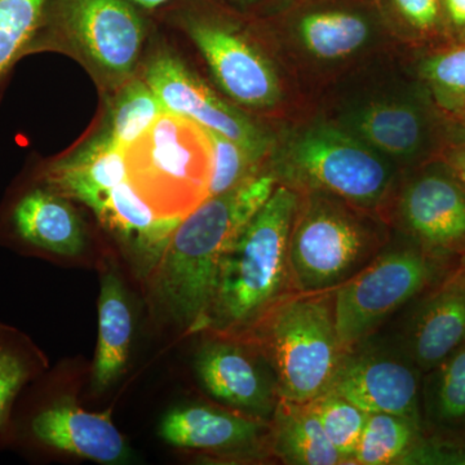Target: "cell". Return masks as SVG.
I'll return each instance as SVG.
<instances>
[{"label": "cell", "mask_w": 465, "mask_h": 465, "mask_svg": "<svg viewBox=\"0 0 465 465\" xmlns=\"http://www.w3.org/2000/svg\"><path fill=\"white\" fill-rule=\"evenodd\" d=\"M277 185L273 171H262L232 191L207 198L174 229L153 287L158 304L179 326L201 331L223 255Z\"/></svg>", "instance_id": "obj_1"}, {"label": "cell", "mask_w": 465, "mask_h": 465, "mask_svg": "<svg viewBox=\"0 0 465 465\" xmlns=\"http://www.w3.org/2000/svg\"><path fill=\"white\" fill-rule=\"evenodd\" d=\"M299 200L298 191L278 183L229 244L201 331L247 338L281 302L296 293L289 242Z\"/></svg>", "instance_id": "obj_2"}, {"label": "cell", "mask_w": 465, "mask_h": 465, "mask_svg": "<svg viewBox=\"0 0 465 465\" xmlns=\"http://www.w3.org/2000/svg\"><path fill=\"white\" fill-rule=\"evenodd\" d=\"M388 241L371 211L327 193H300L289 242L293 289H338L369 265Z\"/></svg>", "instance_id": "obj_3"}, {"label": "cell", "mask_w": 465, "mask_h": 465, "mask_svg": "<svg viewBox=\"0 0 465 465\" xmlns=\"http://www.w3.org/2000/svg\"><path fill=\"white\" fill-rule=\"evenodd\" d=\"M335 290L293 293L244 338L273 367L281 399L308 403L329 391L345 354L336 329Z\"/></svg>", "instance_id": "obj_4"}, {"label": "cell", "mask_w": 465, "mask_h": 465, "mask_svg": "<svg viewBox=\"0 0 465 465\" xmlns=\"http://www.w3.org/2000/svg\"><path fill=\"white\" fill-rule=\"evenodd\" d=\"M278 183L322 192L376 213L393 192V166L345 128L312 124L293 134L277 170Z\"/></svg>", "instance_id": "obj_5"}, {"label": "cell", "mask_w": 465, "mask_h": 465, "mask_svg": "<svg viewBox=\"0 0 465 465\" xmlns=\"http://www.w3.org/2000/svg\"><path fill=\"white\" fill-rule=\"evenodd\" d=\"M143 9L134 0H48L27 54L54 47L70 50L115 90L139 65L148 33Z\"/></svg>", "instance_id": "obj_6"}, {"label": "cell", "mask_w": 465, "mask_h": 465, "mask_svg": "<svg viewBox=\"0 0 465 465\" xmlns=\"http://www.w3.org/2000/svg\"><path fill=\"white\" fill-rule=\"evenodd\" d=\"M459 260L442 258L406 235L387 242L360 273L335 290V317L345 351L381 331Z\"/></svg>", "instance_id": "obj_7"}, {"label": "cell", "mask_w": 465, "mask_h": 465, "mask_svg": "<svg viewBox=\"0 0 465 465\" xmlns=\"http://www.w3.org/2000/svg\"><path fill=\"white\" fill-rule=\"evenodd\" d=\"M128 179L159 215L183 220L207 200L213 152L206 130L173 113L125 149Z\"/></svg>", "instance_id": "obj_8"}, {"label": "cell", "mask_w": 465, "mask_h": 465, "mask_svg": "<svg viewBox=\"0 0 465 465\" xmlns=\"http://www.w3.org/2000/svg\"><path fill=\"white\" fill-rule=\"evenodd\" d=\"M180 23L229 99L253 110L277 105L282 88L273 64L237 20L222 9L193 5L183 9Z\"/></svg>", "instance_id": "obj_9"}, {"label": "cell", "mask_w": 465, "mask_h": 465, "mask_svg": "<svg viewBox=\"0 0 465 465\" xmlns=\"http://www.w3.org/2000/svg\"><path fill=\"white\" fill-rule=\"evenodd\" d=\"M421 379L423 372L402 351L375 333L345 351L329 391L369 414L387 412L421 424Z\"/></svg>", "instance_id": "obj_10"}, {"label": "cell", "mask_w": 465, "mask_h": 465, "mask_svg": "<svg viewBox=\"0 0 465 465\" xmlns=\"http://www.w3.org/2000/svg\"><path fill=\"white\" fill-rule=\"evenodd\" d=\"M208 336L194 361L203 391L232 411L269 423L281 393L268 358L249 339Z\"/></svg>", "instance_id": "obj_11"}, {"label": "cell", "mask_w": 465, "mask_h": 465, "mask_svg": "<svg viewBox=\"0 0 465 465\" xmlns=\"http://www.w3.org/2000/svg\"><path fill=\"white\" fill-rule=\"evenodd\" d=\"M143 78L167 112L224 134L265 158L269 137L264 130L240 109L217 96L173 52L161 50L150 56Z\"/></svg>", "instance_id": "obj_12"}, {"label": "cell", "mask_w": 465, "mask_h": 465, "mask_svg": "<svg viewBox=\"0 0 465 465\" xmlns=\"http://www.w3.org/2000/svg\"><path fill=\"white\" fill-rule=\"evenodd\" d=\"M399 314L385 339L423 374L465 344V256Z\"/></svg>", "instance_id": "obj_13"}, {"label": "cell", "mask_w": 465, "mask_h": 465, "mask_svg": "<svg viewBox=\"0 0 465 465\" xmlns=\"http://www.w3.org/2000/svg\"><path fill=\"white\" fill-rule=\"evenodd\" d=\"M277 16L302 52L320 63L356 56L385 27L372 0H286Z\"/></svg>", "instance_id": "obj_14"}, {"label": "cell", "mask_w": 465, "mask_h": 465, "mask_svg": "<svg viewBox=\"0 0 465 465\" xmlns=\"http://www.w3.org/2000/svg\"><path fill=\"white\" fill-rule=\"evenodd\" d=\"M403 235L434 255L465 256V185L445 163L410 179L397 200Z\"/></svg>", "instance_id": "obj_15"}, {"label": "cell", "mask_w": 465, "mask_h": 465, "mask_svg": "<svg viewBox=\"0 0 465 465\" xmlns=\"http://www.w3.org/2000/svg\"><path fill=\"white\" fill-rule=\"evenodd\" d=\"M159 436L173 448L224 460L273 458L269 423L232 410L206 405L177 407L162 419Z\"/></svg>", "instance_id": "obj_16"}, {"label": "cell", "mask_w": 465, "mask_h": 465, "mask_svg": "<svg viewBox=\"0 0 465 465\" xmlns=\"http://www.w3.org/2000/svg\"><path fill=\"white\" fill-rule=\"evenodd\" d=\"M18 430L38 449L101 464H124L131 459L130 446L109 412H88L67 400L34 407Z\"/></svg>", "instance_id": "obj_17"}, {"label": "cell", "mask_w": 465, "mask_h": 465, "mask_svg": "<svg viewBox=\"0 0 465 465\" xmlns=\"http://www.w3.org/2000/svg\"><path fill=\"white\" fill-rule=\"evenodd\" d=\"M0 232L16 246L45 255L78 256L85 247L84 223L74 207L38 179L9 202Z\"/></svg>", "instance_id": "obj_18"}, {"label": "cell", "mask_w": 465, "mask_h": 465, "mask_svg": "<svg viewBox=\"0 0 465 465\" xmlns=\"http://www.w3.org/2000/svg\"><path fill=\"white\" fill-rule=\"evenodd\" d=\"M101 224L124 244L134 265L152 274L182 223L159 215L130 182L119 183L90 207Z\"/></svg>", "instance_id": "obj_19"}, {"label": "cell", "mask_w": 465, "mask_h": 465, "mask_svg": "<svg viewBox=\"0 0 465 465\" xmlns=\"http://www.w3.org/2000/svg\"><path fill=\"white\" fill-rule=\"evenodd\" d=\"M341 127L391 162L420 157L432 137L427 110L412 100L374 101L358 106L342 116Z\"/></svg>", "instance_id": "obj_20"}, {"label": "cell", "mask_w": 465, "mask_h": 465, "mask_svg": "<svg viewBox=\"0 0 465 465\" xmlns=\"http://www.w3.org/2000/svg\"><path fill=\"white\" fill-rule=\"evenodd\" d=\"M36 179L67 200L88 208L119 183L128 180L124 150L100 133L66 157L39 171Z\"/></svg>", "instance_id": "obj_21"}, {"label": "cell", "mask_w": 465, "mask_h": 465, "mask_svg": "<svg viewBox=\"0 0 465 465\" xmlns=\"http://www.w3.org/2000/svg\"><path fill=\"white\" fill-rule=\"evenodd\" d=\"M420 416L430 442L465 449V344L423 374Z\"/></svg>", "instance_id": "obj_22"}, {"label": "cell", "mask_w": 465, "mask_h": 465, "mask_svg": "<svg viewBox=\"0 0 465 465\" xmlns=\"http://www.w3.org/2000/svg\"><path fill=\"white\" fill-rule=\"evenodd\" d=\"M134 335V316L127 292L115 269L101 278L99 339L92 366L94 391H104L127 369Z\"/></svg>", "instance_id": "obj_23"}, {"label": "cell", "mask_w": 465, "mask_h": 465, "mask_svg": "<svg viewBox=\"0 0 465 465\" xmlns=\"http://www.w3.org/2000/svg\"><path fill=\"white\" fill-rule=\"evenodd\" d=\"M269 446L272 457L287 465L345 464L309 402L281 399L269 421Z\"/></svg>", "instance_id": "obj_24"}, {"label": "cell", "mask_w": 465, "mask_h": 465, "mask_svg": "<svg viewBox=\"0 0 465 465\" xmlns=\"http://www.w3.org/2000/svg\"><path fill=\"white\" fill-rule=\"evenodd\" d=\"M424 440L423 427L418 421L406 416L374 412L367 418L349 464L406 465Z\"/></svg>", "instance_id": "obj_25"}, {"label": "cell", "mask_w": 465, "mask_h": 465, "mask_svg": "<svg viewBox=\"0 0 465 465\" xmlns=\"http://www.w3.org/2000/svg\"><path fill=\"white\" fill-rule=\"evenodd\" d=\"M164 112L166 109L143 78L133 76L115 88L105 128L101 133L125 152Z\"/></svg>", "instance_id": "obj_26"}, {"label": "cell", "mask_w": 465, "mask_h": 465, "mask_svg": "<svg viewBox=\"0 0 465 465\" xmlns=\"http://www.w3.org/2000/svg\"><path fill=\"white\" fill-rule=\"evenodd\" d=\"M42 370V357L20 333L0 324V440L11 430L14 410Z\"/></svg>", "instance_id": "obj_27"}, {"label": "cell", "mask_w": 465, "mask_h": 465, "mask_svg": "<svg viewBox=\"0 0 465 465\" xmlns=\"http://www.w3.org/2000/svg\"><path fill=\"white\" fill-rule=\"evenodd\" d=\"M48 0H0V84L29 54L41 29Z\"/></svg>", "instance_id": "obj_28"}, {"label": "cell", "mask_w": 465, "mask_h": 465, "mask_svg": "<svg viewBox=\"0 0 465 465\" xmlns=\"http://www.w3.org/2000/svg\"><path fill=\"white\" fill-rule=\"evenodd\" d=\"M419 74L440 108L455 116L465 115V42L425 56Z\"/></svg>", "instance_id": "obj_29"}, {"label": "cell", "mask_w": 465, "mask_h": 465, "mask_svg": "<svg viewBox=\"0 0 465 465\" xmlns=\"http://www.w3.org/2000/svg\"><path fill=\"white\" fill-rule=\"evenodd\" d=\"M309 405L322 425L327 439L344 459V463H351L369 412L331 391H324Z\"/></svg>", "instance_id": "obj_30"}, {"label": "cell", "mask_w": 465, "mask_h": 465, "mask_svg": "<svg viewBox=\"0 0 465 465\" xmlns=\"http://www.w3.org/2000/svg\"><path fill=\"white\" fill-rule=\"evenodd\" d=\"M206 130L213 152L208 197L224 194L262 173V157L224 134Z\"/></svg>", "instance_id": "obj_31"}, {"label": "cell", "mask_w": 465, "mask_h": 465, "mask_svg": "<svg viewBox=\"0 0 465 465\" xmlns=\"http://www.w3.org/2000/svg\"><path fill=\"white\" fill-rule=\"evenodd\" d=\"M382 24L406 38L442 35L440 0H372Z\"/></svg>", "instance_id": "obj_32"}, {"label": "cell", "mask_w": 465, "mask_h": 465, "mask_svg": "<svg viewBox=\"0 0 465 465\" xmlns=\"http://www.w3.org/2000/svg\"><path fill=\"white\" fill-rule=\"evenodd\" d=\"M442 35L451 45L465 42V0H440Z\"/></svg>", "instance_id": "obj_33"}, {"label": "cell", "mask_w": 465, "mask_h": 465, "mask_svg": "<svg viewBox=\"0 0 465 465\" xmlns=\"http://www.w3.org/2000/svg\"><path fill=\"white\" fill-rule=\"evenodd\" d=\"M458 124L454 125V130L450 134L443 163L465 185V115L458 116Z\"/></svg>", "instance_id": "obj_34"}, {"label": "cell", "mask_w": 465, "mask_h": 465, "mask_svg": "<svg viewBox=\"0 0 465 465\" xmlns=\"http://www.w3.org/2000/svg\"><path fill=\"white\" fill-rule=\"evenodd\" d=\"M226 5H232V7L241 9H250L260 7V5H269V3H280L282 5L286 0H223Z\"/></svg>", "instance_id": "obj_35"}, {"label": "cell", "mask_w": 465, "mask_h": 465, "mask_svg": "<svg viewBox=\"0 0 465 465\" xmlns=\"http://www.w3.org/2000/svg\"><path fill=\"white\" fill-rule=\"evenodd\" d=\"M134 2L143 9L153 11V9H157L162 7V5H166L167 3L173 2V0H134Z\"/></svg>", "instance_id": "obj_36"}]
</instances>
